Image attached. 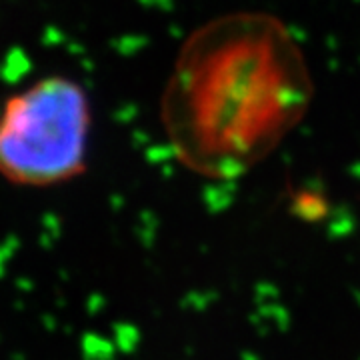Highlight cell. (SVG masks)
<instances>
[{
    "label": "cell",
    "instance_id": "1",
    "mask_svg": "<svg viewBox=\"0 0 360 360\" xmlns=\"http://www.w3.org/2000/svg\"><path fill=\"white\" fill-rule=\"evenodd\" d=\"M307 56L269 13L222 14L182 44L160 98V122L182 167L232 180L269 158L309 112Z\"/></svg>",
    "mask_w": 360,
    "mask_h": 360
},
{
    "label": "cell",
    "instance_id": "2",
    "mask_svg": "<svg viewBox=\"0 0 360 360\" xmlns=\"http://www.w3.org/2000/svg\"><path fill=\"white\" fill-rule=\"evenodd\" d=\"M92 124L86 90L60 75L39 78L0 106V179L46 188L86 168Z\"/></svg>",
    "mask_w": 360,
    "mask_h": 360
}]
</instances>
